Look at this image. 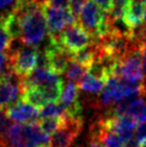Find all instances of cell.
<instances>
[{"label":"cell","instance_id":"obj_17","mask_svg":"<svg viewBox=\"0 0 146 147\" xmlns=\"http://www.w3.org/2000/svg\"><path fill=\"white\" fill-rule=\"evenodd\" d=\"M66 117H49V118H41L38 126L41 131L45 133L47 136L52 135L56 132L65 121Z\"/></svg>","mask_w":146,"mask_h":147},{"label":"cell","instance_id":"obj_21","mask_svg":"<svg viewBox=\"0 0 146 147\" xmlns=\"http://www.w3.org/2000/svg\"><path fill=\"white\" fill-rule=\"evenodd\" d=\"M18 1L20 0H0V12L2 13L0 18L13 12V10L17 5Z\"/></svg>","mask_w":146,"mask_h":147},{"label":"cell","instance_id":"obj_16","mask_svg":"<svg viewBox=\"0 0 146 147\" xmlns=\"http://www.w3.org/2000/svg\"><path fill=\"white\" fill-rule=\"evenodd\" d=\"M89 68H87L86 65H81L78 62L72 61L70 62V65H68V68L66 70V78H68V81L74 84H80V82L82 81V78L85 76V74L88 72Z\"/></svg>","mask_w":146,"mask_h":147},{"label":"cell","instance_id":"obj_23","mask_svg":"<svg viewBox=\"0 0 146 147\" xmlns=\"http://www.w3.org/2000/svg\"><path fill=\"white\" fill-rule=\"evenodd\" d=\"M9 68H11L9 55L4 52H0V72L9 69Z\"/></svg>","mask_w":146,"mask_h":147},{"label":"cell","instance_id":"obj_3","mask_svg":"<svg viewBox=\"0 0 146 147\" xmlns=\"http://www.w3.org/2000/svg\"><path fill=\"white\" fill-rule=\"evenodd\" d=\"M64 82L60 75L51 69L36 67L28 76L22 78V88L34 87L43 94L47 102H58L60 99Z\"/></svg>","mask_w":146,"mask_h":147},{"label":"cell","instance_id":"obj_26","mask_svg":"<svg viewBox=\"0 0 146 147\" xmlns=\"http://www.w3.org/2000/svg\"><path fill=\"white\" fill-rule=\"evenodd\" d=\"M33 1H36V3L41 4V5H45V4H47V2H49V0H33Z\"/></svg>","mask_w":146,"mask_h":147},{"label":"cell","instance_id":"obj_4","mask_svg":"<svg viewBox=\"0 0 146 147\" xmlns=\"http://www.w3.org/2000/svg\"><path fill=\"white\" fill-rule=\"evenodd\" d=\"M114 76L127 82L137 83V84L140 83L142 85V55H141L139 41L135 39V37L129 49L115 60Z\"/></svg>","mask_w":146,"mask_h":147},{"label":"cell","instance_id":"obj_9","mask_svg":"<svg viewBox=\"0 0 146 147\" xmlns=\"http://www.w3.org/2000/svg\"><path fill=\"white\" fill-rule=\"evenodd\" d=\"M44 11L47 25V34L52 39L58 37L61 31L68 26L76 23V20L73 16L68 5L55 7L51 4H45Z\"/></svg>","mask_w":146,"mask_h":147},{"label":"cell","instance_id":"obj_18","mask_svg":"<svg viewBox=\"0 0 146 147\" xmlns=\"http://www.w3.org/2000/svg\"><path fill=\"white\" fill-rule=\"evenodd\" d=\"M67 117L65 106L58 102H49L40 110V118Z\"/></svg>","mask_w":146,"mask_h":147},{"label":"cell","instance_id":"obj_15","mask_svg":"<svg viewBox=\"0 0 146 147\" xmlns=\"http://www.w3.org/2000/svg\"><path fill=\"white\" fill-rule=\"evenodd\" d=\"M106 81L104 78H99L95 74L87 72L85 76L82 78V81L78 84V87L82 90H84L86 92H90V94H99L101 92L102 89L105 86Z\"/></svg>","mask_w":146,"mask_h":147},{"label":"cell","instance_id":"obj_29","mask_svg":"<svg viewBox=\"0 0 146 147\" xmlns=\"http://www.w3.org/2000/svg\"><path fill=\"white\" fill-rule=\"evenodd\" d=\"M134 1H140V2H144V3H146V0H134Z\"/></svg>","mask_w":146,"mask_h":147},{"label":"cell","instance_id":"obj_20","mask_svg":"<svg viewBox=\"0 0 146 147\" xmlns=\"http://www.w3.org/2000/svg\"><path fill=\"white\" fill-rule=\"evenodd\" d=\"M135 143L140 147H146V123H140L135 128Z\"/></svg>","mask_w":146,"mask_h":147},{"label":"cell","instance_id":"obj_12","mask_svg":"<svg viewBox=\"0 0 146 147\" xmlns=\"http://www.w3.org/2000/svg\"><path fill=\"white\" fill-rule=\"evenodd\" d=\"M5 115L16 123H36L40 118V110L20 99L5 110Z\"/></svg>","mask_w":146,"mask_h":147},{"label":"cell","instance_id":"obj_2","mask_svg":"<svg viewBox=\"0 0 146 147\" xmlns=\"http://www.w3.org/2000/svg\"><path fill=\"white\" fill-rule=\"evenodd\" d=\"M4 147H38L49 142L36 123H11L1 139Z\"/></svg>","mask_w":146,"mask_h":147},{"label":"cell","instance_id":"obj_10","mask_svg":"<svg viewBox=\"0 0 146 147\" xmlns=\"http://www.w3.org/2000/svg\"><path fill=\"white\" fill-rule=\"evenodd\" d=\"M83 129V118L66 117L62 126L49 138L52 147H70Z\"/></svg>","mask_w":146,"mask_h":147},{"label":"cell","instance_id":"obj_28","mask_svg":"<svg viewBox=\"0 0 146 147\" xmlns=\"http://www.w3.org/2000/svg\"><path fill=\"white\" fill-rule=\"evenodd\" d=\"M38 147H52V146H49V145L45 144V145H40V146H38Z\"/></svg>","mask_w":146,"mask_h":147},{"label":"cell","instance_id":"obj_1","mask_svg":"<svg viewBox=\"0 0 146 147\" xmlns=\"http://www.w3.org/2000/svg\"><path fill=\"white\" fill-rule=\"evenodd\" d=\"M12 14L17 26L16 40L24 45L38 47L47 34L44 5L33 0H20Z\"/></svg>","mask_w":146,"mask_h":147},{"label":"cell","instance_id":"obj_11","mask_svg":"<svg viewBox=\"0 0 146 147\" xmlns=\"http://www.w3.org/2000/svg\"><path fill=\"white\" fill-rule=\"evenodd\" d=\"M98 123L105 127L106 129L113 131L114 133L127 144L132 141L134 130L137 128V121L128 115H119V116H106L100 119Z\"/></svg>","mask_w":146,"mask_h":147},{"label":"cell","instance_id":"obj_27","mask_svg":"<svg viewBox=\"0 0 146 147\" xmlns=\"http://www.w3.org/2000/svg\"><path fill=\"white\" fill-rule=\"evenodd\" d=\"M144 23H145V25H144V27H146V5H145V12H144Z\"/></svg>","mask_w":146,"mask_h":147},{"label":"cell","instance_id":"obj_25","mask_svg":"<svg viewBox=\"0 0 146 147\" xmlns=\"http://www.w3.org/2000/svg\"><path fill=\"white\" fill-rule=\"evenodd\" d=\"M93 1L96 2L104 12L109 11L111 5H112V2H113V0H93Z\"/></svg>","mask_w":146,"mask_h":147},{"label":"cell","instance_id":"obj_24","mask_svg":"<svg viewBox=\"0 0 146 147\" xmlns=\"http://www.w3.org/2000/svg\"><path fill=\"white\" fill-rule=\"evenodd\" d=\"M82 147H105V146L101 143L100 140L98 139L97 135L91 133V136H90L89 141L87 142L86 145H84V146H82Z\"/></svg>","mask_w":146,"mask_h":147},{"label":"cell","instance_id":"obj_8","mask_svg":"<svg viewBox=\"0 0 146 147\" xmlns=\"http://www.w3.org/2000/svg\"><path fill=\"white\" fill-rule=\"evenodd\" d=\"M53 40L58 42L64 49L71 54L80 52L81 49L87 47L95 41V39L78 23H74L68 26L61 31L58 37Z\"/></svg>","mask_w":146,"mask_h":147},{"label":"cell","instance_id":"obj_7","mask_svg":"<svg viewBox=\"0 0 146 147\" xmlns=\"http://www.w3.org/2000/svg\"><path fill=\"white\" fill-rule=\"evenodd\" d=\"M10 65L18 78H24L36 69L38 63V47L20 44V47L9 49Z\"/></svg>","mask_w":146,"mask_h":147},{"label":"cell","instance_id":"obj_22","mask_svg":"<svg viewBox=\"0 0 146 147\" xmlns=\"http://www.w3.org/2000/svg\"><path fill=\"white\" fill-rule=\"evenodd\" d=\"M10 126H11V123H10V119L7 117L5 112H3V110H0V141L3 138V135L5 134Z\"/></svg>","mask_w":146,"mask_h":147},{"label":"cell","instance_id":"obj_6","mask_svg":"<svg viewBox=\"0 0 146 147\" xmlns=\"http://www.w3.org/2000/svg\"><path fill=\"white\" fill-rule=\"evenodd\" d=\"M77 22L95 40L107 32L106 12L93 0H87V2L82 7Z\"/></svg>","mask_w":146,"mask_h":147},{"label":"cell","instance_id":"obj_14","mask_svg":"<svg viewBox=\"0 0 146 147\" xmlns=\"http://www.w3.org/2000/svg\"><path fill=\"white\" fill-rule=\"evenodd\" d=\"M91 133L97 135L98 139L105 147H125L126 145L116 133L106 129L105 127H103L99 123L95 128H91Z\"/></svg>","mask_w":146,"mask_h":147},{"label":"cell","instance_id":"obj_13","mask_svg":"<svg viewBox=\"0 0 146 147\" xmlns=\"http://www.w3.org/2000/svg\"><path fill=\"white\" fill-rule=\"evenodd\" d=\"M146 3L140 2V1H134L130 0L128 5H127L122 22L127 26V28L130 29L131 31H134L135 29L141 27V25L144 20V12H145Z\"/></svg>","mask_w":146,"mask_h":147},{"label":"cell","instance_id":"obj_5","mask_svg":"<svg viewBox=\"0 0 146 147\" xmlns=\"http://www.w3.org/2000/svg\"><path fill=\"white\" fill-rule=\"evenodd\" d=\"M140 94H142L141 84L127 82L116 76H111L107 78L104 88L100 92L98 106L101 109L112 106L120 100L135 98Z\"/></svg>","mask_w":146,"mask_h":147},{"label":"cell","instance_id":"obj_19","mask_svg":"<svg viewBox=\"0 0 146 147\" xmlns=\"http://www.w3.org/2000/svg\"><path fill=\"white\" fill-rule=\"evenodd\" d=\"M12 41L13 38L11 33L8 30L5 24L0 20V52L9 51Z\"/></svg>","mask_w":146,"mask_h":147}]
</instances>
